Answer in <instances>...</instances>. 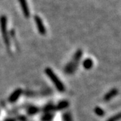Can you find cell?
<instances>
[{"mask_svg": "<svg viewBox=\"0 0 121 121\" xmlns=\"http://www.w3.org/2000/svg\"><path fill=\"white\" fill-rule=\"evenodd\" d=\"M64 121H71V117L70 115L68 114H66L65 116H64Z\"/></svg>", "mask_w": 121, "mask_h": 121, "instance_id": "5bb4252c", "label": "cell"}, {"mask_svg": "<svg viewBox=\"0 0 121 121\" xmlns=\"http://www.w3.org/2000/svg\"><path fill=\"white\" fill-rule=\"evenodd\" d=\"M95 112L98 116H102V115H104V110L102 109H101L100 108H99V107H96L95 108Z\"/></svg>", "mask_w": 121, "mask_h": 121, "instance_id": "8fae6325", "label": "cell"}, {"mask_svg": "<svg viewBox=\"0 0 121 121\" xmlns=\"http://www.w3.org/2000/svg\"><path fill=\"white\" fill-rule=\"evenodd\" d=\"M121 119V112L117 114L116 115H114V117H112L108 121H118Z\"/></svg>", "mask_w": 121, "mask_h": 121, "instance_id": "9c48e42d", "label": "cell"}, {"mask_svg": "<svg viewBox=\"0 0 121 121\" xmlns=\"http://www.w3.org/2000/svg\"><path fill=\"white\" fill-rule=\"evenodd\" d=\"M22 91V90H20V89H17L16 90L14 91L13 93L11 94L9 98V102H14L15 101H16V100L19 98L20 95H21Z\"/></svg>", "mask_w": 121, "mask_h": 121, "instance_id": "8992f818", "label": "cell"}, {"mask_svg": "<svg viewBox=\"0 0 121 121\" xmlns=\"http://www.w3.org/2000/svg\"><path fill=\"white\" fill-rule=\"evenodd\" d=\"M82 56V51L78 50L77 52L75 53L73 58L72 60L69 63L65 68V72L67 74H71L76 70L78 66L79 61Z\"/></svg>", "mask_w": 121, "mask_h": 121, "instance_id": "6da1fadb", "label": "cell"}, {"mask_svg": "<svg viewBox=\"0 0 121 121\" xmlns=\"http://www.w3.org/2000/svg\"><path fill=\"white\" fill-rule=\"evenodd\" d=\"M51 118H52V116L50 114H47L46 115H45V117H44L43 118V120H44V121H50L51 120Z\"/></svg>", "mask_w": 121, "mask_h": 121, "instance_id": "4fadbf2b", "label": "cell"}, {"mask_svg": "<svg viewBox=\"0 0 121 121\" xmlns=\"http://www.w3.org/2000/svg\"><path fill=\"white\" fill-rule=\"evenodd\" d=\"M19 2H20V5H21V8H22L24 16L26 18H28L29 16H30V11H29L28 7V4H27V2H26V0H19Z\"/></svg>", "mask_w": 121, "mask_h": 121, "instance_id": "5b68a950", "label": "cell"}, {"mask_svg": "<svg viewBox=\"0 0 121 121\" xmlns=\"http://www.w3.org/2000/svg\"><path fill=\"white\" fill-rule=\"evenodd\" d=\"M117 94H118V90H117V89H112V90H111L109 92H108L105 95V96H104V100L108 101V100L111 99L112 98H114L115 95H117Z\"/></svg>", "mask_w": 121, "mask_h": 121, "instance_id": "52a82bcc", "label": "cell"}, {"mask_svg": "<svg viewBox=\"0 0 121 121\" xmlns=\"http://www.w3.org/2000/svg\"><path fill=\"white\" fill-rule=\"evenodd\" d=\"M35 21L36 23V25L37 26V29L39 30V33L40 35H44L46 34V28L44 26L43 22L42 21L41 18L39 17V16H35Z\"/></svg>", "mask_w": 121, "mask_h": 121, "instance_id": "277c9868", "label": "cell"}, {"mask_svg": "<svg viewBox=\"0 0 121 121\" xmlns=\"http://www.w3.org/2000/svg\"><path fill=\"white\" fill-rule=\"evenodd\" d=\"M45 73L47 75V76L51 79V80L52 81V82L55 84V86L56 87V89L59 91H60L61 92L64 91L65 90L64 85L63 84V83L60 82V80L57 78L56 74L55 73L52 71V69L50 68H47L45 69Z\"/></svg>", "mask_w": 121, "mask_h": 121, "instance_id": "7a4b0ae2", "label": "cell"}, {"mask_svg": "<svg viewBox=\"0 0 121 121\" xmlns=\"http://www.w3.org/2000/svg\"><path fill=\"white\" fill-rule=\"evenodd\" d=\"M37 111H38V109L37 108H35V107H32L29 110V114H35Z\"/></svg>", "mask_w": 121, "mask_h": 121, "instance_id": "7c38bea8", "label": "cell"}, {"mask_svg": "<svg viewBox=\"0 0 121 121\" xmlns=\"http://www.w3.org/2000/svg\"><path fill=\"white\" fill-rule=\"evenodd\" d=\"M0 26L1 34L3 36V39L5 45L9 47V40L8 35V30H7V17L5 16H1L0 17Z\"/></svg>", "mask_w": 121, "mask_h": 121, "instance_id": "3957f363", "label": "cell"}, {"mask_svg": "<svg viewBox=\"0 0 121 121\" xmlns=\"http://www.w3.org/2000/svg\"><path fill=\"white\" fill-rule=\"evenodd\" d=\"M83 65L85 69H90L92 67V65H93V61H92V60L91 59H86L83 61Z\"/></svg>", "mask_w": 121, "mask_h": 121, "instance_id": "ba28073f", "label": "cell"}, {"mask_svg": "<svg viewBox=\"0 0 121 121\" xmlns=\"http://www.w3.org/2000/svg\"><path fill=\"white\" fill-rule=\"evenodd\" d=\"M68 102H66V101H63V102H61L60 104H59L58 106H57V109L59 110H61V109H63V108H66L67 106H68Z\"/></svg>", "mask_w": 121, "mask_h": 121, "instance_id": "30bf717a", "label": "cell"}]
</instances>
